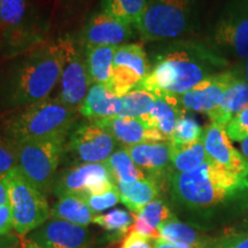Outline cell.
I'll list each match as a JSON object with an SVG mask.
<instances>
[{
    "mask_svg": "<svg viewBox=\"0 0 248 248\" xmlns=\"http://www.w3.org/2000/svg\"><path fill=\"white\" fill-rule=\"evenodd\" d=\"M233 69L235 70V73H237V75L248 84V58H246L243 61H240L239 63H238V66L233 68Z\"/></svg>",
    "mask_w": 248,
    "mask_h": 248,
    "instance_id": "cell-42",
    "label": "cell"
},
{
    "mask_svg": "<svg viewBox=\"0 0 248 248\" xmlns=\"http://www.w3.org/2000/svg\"><path fill=\"white\" fill-rule=\"evenodd\" d=\"M79 114L91 121H101L122 114V98L117 97L106 84H92Z\"/></svg>",
    "mask_w": 248,
    "mask_h": 248,
    "instance_id": "cell-19",
    "label": "cell"
},
{
    "mask_svg": "<svg viewBox=\"0 0 248 248\" xmlns=\"http://www.w3.org/2000/svg\"><path fill=\"white\" fill-rule=\"evenodd\" d=\"M229 138L233 141H243L248 137V107L238 113L225 126Z\"/></svg>",
    "mask_w": 248,
    "mask_h": 248,
    "instance_id": "cell-36",
    "label": "cell"
},
{
    "mask_svg": "<svg viewBox=\"0 0 248 248\" xmlns=\"http://www.w3.org/2000/svg\"><path fill=\"white\" fill-rule=\"evenodd\" d=\"M136 216L140 217V218L144 219L148 225H151L152 228L155 229V230L159 231L160 226L175 215L171 213L168 204L164 202L163 200L156 198V199L152 201L151 203H148L147 206Z\"/></svg>",
    "mask_w": 248,
    "mask_h": 248,
    "instance_id": "cell-33",
    "label": "cell"
},
{
    "mask_svg": "<svg viewBox=\"0 0 248 248\" xmlns=\"http://www.w3.org/2000/svg\"><path fill=\"white\" fill-rule=\"evenodd\" d=\"M207 248H248V232L225 235L212 241Z\"/></svg>",
    "mask_w": 248,
    "mask_h": 248,
    "instance_id": "cell-37",
    "label": "cell"
},
{
    "mask_svg": "<svg viewBox=\"0 0 248 248\" xmlns=\"http://www.w3.org/2000/svg\"><path fill=\"white\" fill-rule=\"evenodd\" d=\"M85 200L89 204L90 209L92 210V213L94 215H98L99 213L104 212V210L113 208L117 203L121 202L120 192L119 188H117V185L113 186V187L106 192H104V193L85 197Z\"/></svg>",
    "mask_w": 248,
    "mask_h": 248,
    "instance_id": "cell-35",
    "label": "cell"
},
{
    "mask_svg": "<svg viewBox=\"0 0 248 248\" xmlns=\"http://www.w3.org/2000/svg\"><path fill=\"white\" fill-rule=\"evenodd\" d=\"M240 148H241V152H243V155L248 161V137L245 139V140L241 141Z\"/></svg>",
    "mask_w": 248,
    "mask_h": 248,
    "instance_id": "cell-44",
    "label": "cell"
},
{
    "mask_svg": "<svg viewBox=\"0 0 248 248\" xmlns=\"http://www.w3.org/2000/svg\"><path fill=\"white\" fill-rule=\"evenodd\" d=\"M63 51V63L60 76L58 98L67 106L78 109L92 86L84 51H79L77 43L67 36L60 39Z\"/></svg>",
    "mask_w": 248,
    "mask_h": 248,
    "instance_id": "cell-9",
    "label": "cell"
},
{
    "mask_svg": "<svg viewBox=\"0 0 248 248\" xmlns=\"http://www.w3.org/2000/svg\"><path fill=\"white\" fill-rule=\"evenodd\" d=\"M208 160L202 139L194 144L184 145V146L171 144V156H170L171 173L190 171L202 166Z\"/></svg>",
    "mask_w": 248,
    "mask_h": 248,
    "instance_id": "cell-28",
    "label": "cell"
},
{
    "mask_svg": "<svg viewBox=\"0 0 248 248\" xmlns=\"http://www.w3.org/2000/svg\"><path fill=\"white\" fill-rule=\"evenodd\" d=\"M18 248H21V247H18Z\"/></svg>",
    "mask_w": 248,
    "mask_h": 248,
    "instance_id": "cell-45",
    "label": "cell"
},
{
    "mask_svg": "<svg viewBox=\"0 0 248 248\" xmlns=\"http://www.w3.org/2000/svg\"><path fill=\"white\" fill-rule=\"evenodd\" d=\"M202 141L207 156L213 163L234 175L248 178V161L233 147L224 125L210 122L204 129Z\"/></svg>",
    "mask_w": 248,
    "mask_h": 248,
    "instance_id": "cell-14",
    "label": "cell"
},
{
    "mask_svg": "<svg viewBox=\"0 0 248 248\" xmlns=\"http://www.w3.org/2000/svg\"><path fill=\"white\" fill-rule=\"evenodd\" d=\"M107 163L75 164L58 173L52 186V193L60 198L63 195L100 194L115 186Z\"/></svg>",
    "mask_w": 248,
    "mask_h": 248,
    "instance_id": "cell-10",
    "label": "cell"
},
{
    "mask_svg": "<svg viewBox=\"0 0 248 248\" xmlns=\"http://www.w3.org/2000/svg\"><path fill=\"white\" fill-rule=\"evenodd\" d=\"M63 51L60 39L29 52L9 70L0 90L4 108L16 110L49 98L60 80Z\"/></svg>",
    "mask_w": 248,
    "mask_h": 248,
    "instance_id": "cell-2",
    "label": "cell"
},
{
    "mask_svg": "<svg viewBox=\"0 0 248 248\" xmlns=\"http://www.w3.org/2000/svg\"><path fill=\"white\" fill-rule=\"evenodd\" d=\"M94 214L90 209L85 198L82 195H63L51 208V218L62 219L80 226L93 224Z\"/></svg>",
    "mask_w": 248,
    "mask_h": 248,
    "instance_id": "cell-23",
    "label": "cell"
},
{
    "mask_svg": "<svg viewBox=\"0 0 248 248\" xmlns=\"http://www.w3.org/2000/svg\"><path fill=\"white\" fill-rule=\"evenodd\" d=\"M69 132L16 142L18 168L40 192H52Z\"/></svg>",
    "mask_w": 248,
    "mask_h": 248,
    "instance_id": "cell-5",
    "label": "cell"
},
{
    "mask_svg": "<svg viewBox=\"0 0 248 248\" xmlns=\"http://www.w3.org/2000/svg\"><path fill=\"white\" fill-rule=\"evenodd\" d=\"M147 0H101L100 11L133 27L140 17Z\"/></svg>",
    "mask_w": 248,
    "mask_h": 248,
    "instance_id": "cell-30",
    "label": "cell"
},
{
    "mask_svg": "<svg viewBox=\"0 0 248 248\" xmlns=\"http://www.w3.org/2000/svg\"><path fill=\"white\" fill-rule=\"evenodd\" d=\"M155 95L145 90L135 89L122 97V114L120 116L141 119L150 111Z\"/></svg>",
    "mask_w": 248,
    "mask_h": 248,
    "instance_id": "cell-31",
    "label": "cell"
},
{
    "mask_svg": "<svg viewBox=\"0 0 248 248\" xmlns=\"http://www.w3.org/2000/svg\"><path fill=\"white\" fill-rule=\"evenodd\" d=\"M116 139L95 122L83 123L69 132L64 154L76 164L104 163L115 152Z\"/></svg>",
    "mask_w": 248,
    "mask_h": 248,
    "instance_id": "cell-11",
    "label": "cell"
},
{
    "mask_svg": "<svg viewBox=\"0 0 248 248\" xmlns=\"http://www.w3.org/2000/svg\"><path fill=\"white\" fill-rule=\"evenodd\" d=\"M198 0H147L135 29L146 42L177 38L188 29Z\"/></svg>",
    "mask_w": 248,
    "mask_h": 248,
    "instance_id": "cell-6",
    "label": "cell"
},
{
    "mask_svg": "<svg viewBox=\"0 0 248 248\" xmlns=\"http://www.w3.org/2000/svg\"><path fill=\"white\" fill-rule=\"evenodd\" d=\"M135 215L129 210L115 208L102 215H95L93 224L100 226L105 231V239L109 243L122 241L131 230Z\"/></svg>",
    "mask_w": 248,
    "mask_h": 248,
    "instance_id": "cell-25",
    "label": "cell"
},
{
    "mask_svg": "<svg viewBox=\"0 0 248 248\" xmlns=\"http://www.w3.org/2000/svg\"><path fill=\"white\" fill-rule=\"evenodd\" d=\"M14 232V223L9 203L0 206V234H8Z\"/></svg>",
    "mask_w": 248,
    "mask_h": 248,
    "instance_id": "cell-39",
    "label": "cell"
},
{
    "mask_svg": "<svg viewBox=\"0 0 248 248\" xmlns=\"http://www.w3.org/2000/svg\"><path fill=\"white\" fill-rule=\"evenodd\" d=\"M115 46L85 45L84 53L92 84H107L110 79Z\"/></svg>",
    "mask_w": 248,
    "mask_h": 248,
    "instance_id": "cell-24",
    "label": "cell"
},
{
    "mask_svg": "<svg viewBox=\"0 0 248 248\" xmlns=\"http://www.w3.org/2000/svg\"><path fill=\"white\" fill-rule=\"evenodd\" d=\"M17 166L16 142L0 135V178H4Z\"/></svg>",
    "mask_w": 248,
    "mask_h": 248,
    "instance_id": "cell-34",
    "label": "cell"
},
{
    "mask_svg": "<svg viewBox=\"0 0 248 248\" xmlns=\"http://www.w3.org/2000/svg\"><path fill=\"white\" fill-rule=\"evenodd\" d=\"M169 183L173 200L190 210L214 208L248 188V178L210 160L190 171L171 173Z\"/></svg>",
    "mask_w": 248,
    "mask_h": 248,
    "instance_id": "cell-3",
    "label": "cell"
},
{
    "mask_svg": "<svg viewBox=\"0 0 248 248\" xmlns=\"http://www.w3.org/2000/svg\"><path fill=\"white\" fill-rule=\"evenodd\" d=\"M6 203H9L7 185H6L4 178H0V206Z\"/></svg>",
    "mask_w": 248,
    "mask_h": 248,
    "instance_id": "cell-43",
    "label": "cell"
},
{
    "mask_svg": "<svg viewBox=\"0 0 248 248\" xmlns=\"http://www.w3.org/2000/svg\"><path fill=\"white\" fill-rule=\"evenodd\" d=\"M21 246H22V239L15 232L0 234V248H18Z\"/></svg>",
    "mask_w": 248,
    "mask_h": 248,
    "instance_id": "cell-40",
    "label": "cell"
},
{
    "mask_svg": "<svg viewBox=\"0 0 248 248\" xmlns=\"http://www.w3.org/2000/svg\"><path fill=\"white\" fill-rule=\"evenodd\" d=\"M93 240L88 226L49 217L23 238L21 248H91Z\"/></svg>",
    "mask_w": 248,
    "mask_h": 248,
    "instance_id": "cell-12",
    "label": "cell"
},
{
    "mask_svg": "<svg viewBox=\"0 0 248 248\" xmlns=\"http://www.w3.org/2000/svg\"><path fill=\"white\" fill-rule=\"evenodd\" d=\"M4 179L7 185L14 232L23 239L51 216L47 195L40 192L18 167L6 175Z\"/></svg>",
    "mask_w": 248,
    "mask_h": 248,
    "instance_id": "cell-7",
    "label": "cell"
},
{
    "mask_svg": "<svg viewBox=\"0 0 248 248\" xmlns=\"http://www.w3.org/2000/svg\"><path fill=\"white\" fill-rule=\"evenodd\" d=\"M214 43L219 54L238 61L248 58V0H229L214 30Z\"/></svg>",
    "mask_w": 248,
    "mask_h": 248,
    "instance_id": "cell-8",
    "label": "cell"
},
{
    "mask_svg": "<svg viewBox=\"0 0 248 248\" xmlns=\"http://www.w3.org/2000/svg\"><path fill=\"white\" fill-rule=\"evenodd\" d=\"M155 248H207L206 246H190V245L184 244H176V243H169L163 239H156L154 241Z\"/></svg>",
    "mask_w": 248,
    "mask_h": 248,
    "instance_id": "cell-41",
    "label": "cell"
},
{
    "mask_svg": "<svg viewBox=\"0 0 248 248\" xmlns=\"http://www.w3.org/2000/svg\"><path fill=\"white\" fill-rule=\"evenodd\" d=\"M78 113V109L67 106L59 98H46L6 115L0 123V135L14 142H22L70 132Z\"/></svg>",
    "mask_w": 248,
    "mask_h": 248,
    "instance_id": "cell-4",
    "label": "cell"
},
{
    "mask_svg": "<svg viewBox=\"0 0 248 248\" xmlns=\"http://www.w3.org/2000/svg\"><path fill=\"white\" fill-rule=\"evenodd\" d=\"M203 131L204 129L201 128V125L194 117L187 115L185 111H183L176 123L170 142L172 145H177V146L194 144L202 139Z\"/></svg>",
    "mask_w": 248,
    "mask_h": 248,
    "instance_id": "cell-32",
    "label": "cell"
},
{
    "mask_svg": "<svg viewBox=\"0 0 248 248\" xmlns=\"http://www.w3.org/2000/svg\"><path fill=\"white\" fill-rule=\"evenodd\" d=\"M226 60L217 51L195 43L176 45L160 55L137 89L155 97H179L209 76L221 73Z\"/></svg>",
    "mask_w": 248,
    "mask_h": 248,
    "instance_id": "cell-1",
    "label": "cell"
},
{
    "mask_svg": "<svg viewBox=\"0 0 248 248\" xmlns=\"http://www.w3.org/2000/svg\"><path fill=\"white\" fill-rule=\"evenodd\" d=\"M124 148L148 177L160 182L167 173L169 177L171 175V144L169 140L141 142Z\"/></svg>",
    "mask_w": 248,
    "mask_h": 248,
    "instance_id": "cell-17",
    "label": "cell"
},
{
    "mask_svg": "<svg viewBox=\"0 0 248 248\" xmlns=\"http://www.w3.org/2000/svg\"><path fill=\"white\" fill-rule=\"evenodd\" d=\"M235 78L237 73L234 69L209 76L190 91L177 97L179 104L184 109L208 114L221 104L226 89Z\"/></svg>",
    "mask_w": 248,
    "mask_h": 248,
    "instance_id": "cell-15",
    "label": "cell"
},
{
    "mask_svg": "<svg viewBox=\"0 0 248 248\" xmlns=\"http://www.w3.org/2000/svg\"><path fill=\"white\" fill-rule=\"evenodd\" d=\"M30 0H0V28L6 38L16 40L24 32L26 18Z\"/></svg>",
    "mask_w": 248,
    "mask_h": 248,
    "instance_id": "cell-26",
    "label": "cell"
},
{
    "mask_svg": "<svg viewBox=\"0 0 248 248\" xmlns=\"http://www.w3.org/2000/svg\"><path fill=\"white\" fill-rule=\"evenodd\" d=\"M183 111L184 108L181 106L177 97L164 95L155 98L150 111L141 119L170 141L176 123Z\"/></svg>",
    "mask_w": 248,
    "mask_h": 248,
    "instance_id": "cell-20",
    "label": "cell"
},
{
    "mask_svg": "<svg viewBox=\"0 0 248 248\" xmlns=\"http://www.w3.org/2000/svg\"><path fill=\"white\" fill-rule=\"evenodd\" d=\"M83 37L85 45L119 47L132 37V26L100 11L90 17Z\"/></svg>",
    "mask_w": 248,
    "mask_h": 248,
    "instance_id": "cell-16",
    "label": "cell"
},
{
    "mask_svg": "<svg viewBox=\"0 0 248 248\" xmlns=\"http://www.w3.org/2000/svg\"><path fill=\"white\" fill-rule=\"evenodd\" d=\"M116 185L120 192L121 202L133 215H138L148 203L156 199L160 193L159 181L148 176L140 181L120 183Z\"/></svg>",
    "mask_w": 248,
    "mask_h": 248,
    "instance_id": "cell-21",
    "label": "cell"
},
{
    "mask_svg": "<svg viewBox=\"0 0 248 248\" xmlns=\"http://www.w3.org/2000/svg\"><path fill=\"white\" fill-rule=\"evenodd\" d=\"M246 107H248V84L237 75V78L226 89L221 104L207 115L212 122L226 126Z\"/></svg>",
    "mask_w": 248,
    "mask_h": 248,
    "instance_id": "cell-22",
    "label": "cell"
},
{
    "mask_svg": "<svg viewBox=\"0 0 248 248\" xmlns=\"http://www.w3.org/2000/svg\"><path fill=\"white\" fill-rule=\"evenodd\" d=\"M159 233L161 239L169 241V243L206 247H208L210 244L207 240V238L202 233H200L197 229L192 225L178 221L176 216L171 217L160 226Z\"/></svg>",
    "mask_w": 248,
    "mask_h": 248,
    "instance_id": "cell-27",
    "label": "cell"
},
{
    "mask_svg": "<svg viewBox=\"0 0 248 248\" xmlns=\"http://www.w3.org/2000/svg\"><path fill=\"white\" fill-rule=\"evenodd\" d=\"M106 163L116 184L132 183L147 177L146 173L133 162L131 156L124 147L114 152Z\"/></svg>",
    "mask_w": 248,
    "mask_h": 248,
    "instance_id": "cell-29",
    "label": "cell"
},
{
    "mask_svg": "<svg viewBox=\"0 0 248 248\" xmlns=\"http://www.w3.org/2000/svg\"><path fill=\"white\" fill-rule=\"evenodd\" d=\"M109 131L123 147L147 141L167 140L161 133L148 125L142 119L114 116L101 121H93Z\"/></svg>",
    "mask_w": 248,
    "mask_h": 248,
    "instance_id": "cell-18",
    "label": "cell"
},
{
    "mask_svg": "<svg viewBox=\"0 0 248 248\" xmlns=\"http://www.w3.org/2000/svg\"><path fill=\"white\" fill-rule=\"evenodd\" d=\"M146 52L140 44H124L116 48L108 89L117 97L137 89L151 71Z\"/></svg>",
    "mask_w": 248,
    "mask_h": 248,
    "instance_id": "cell-13",
    "label": "cell"
},
{
    "mask_svg": "<svg viewBox=\"0 0 248 248\" xmlns=\"http://www.w3.org/2000/svg\"><path fill=\"white\" fill-rule=\"evenodd\" d=\"M119 248H155L153 240L148 239V238L141 237L140 234L136 233L135 231L130 230L121 243Z\"/></svg>",
    "mask_w": 248,
    "mask_h": 248,
    "instance_id": "cell-38",
    "label": "cell"
}]
</instances>
